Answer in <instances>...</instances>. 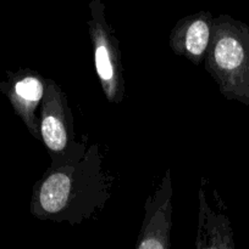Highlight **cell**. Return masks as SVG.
<instances>
[{
	"label": "cell",
	"mask_w": 249,
	"mask_h": 249,
	"mask_svg": "<svg viewBox=\"0 0 249 249\" xmlns=\"http://www.w3.org/2000/svg\"><path fill=\"white\" fill-rule=\"evenodd\" d=\"M173 228V184L167 168L144 202V216L133 249H171Z\"/></svg>",
	"instance_id": "cell-5"
},
{
	"label": "cell",
	"mask_w": 249,
	"mask_h": 249,
	"mask_svg": "<svg viewBox=\"0 0 249 249\" xmlns=\"http://www.w3.org/2000/svg\"><path fill=\"white\" fill-rule=\"evenodd\" d=\"M88 33L92 43L93 63L103 95L110 104H121L126 97V80L120 40L107 22L106 6L102 0L88 4Z\"/></svg>",
	"instance_id": "cell-4"
},
{
	"label": "cell",
	"mask_w": 249,
	"mask_h": 249,
	"mask_svg": "<svg viewBox=\"0 0 249 249\" xmlns=\"http://www.w3.org/2000/svg\"><path fill=\"white\" fill-rule=\"evenodd\" d=\"M46 79L32 68H20L7 71L6 79L0 82V92L37 141H41L39 109L46 90Z\"/></svg>",
	"instance_id": "cell-6"
},
{
	"label": "cell",
	"mask_w": 249,
	"mask_h": 249,
	"mask_svg": "<svg viewBox=\"0 0 249 249\" xmlns=\"http://www.w3.org/2000/svg\"><path fill=\"white\" fill-rule=\"evenodd\" d=\"M99 143H90L80 160L50 167L34 182L29 213L42 221L81 225L106 207L115 186Z\"/></svg>",
	"instance_id": "cell-1"
},
{
	"label": "cell",
	"mask_w": 249,
	"mask_h": 249,
	"mask_svg": "<svg viewBox=\"0 0 249 249\" xmlns=\"http://www.w3.org/2000/svg\"><path fill=\"white\" fill-rule=\"evenodd\" d=\"M207 179H200L198 189V219L194 249H236L234 232L228 215L221 204L208 198ZM215 201L217 191L214 190Z\"/></svg>",
	"instance_id": "cell-8"
},
{
	"label": "cell",
	"mask_w": 249,
	"mask_h": 249,
	"mask_svg": "<svg viewBox=\"0 0 249 249\" xmlns=\"http://www.w3.org/2000/svg\"><path fill=\"white\" fill-rule=\"evenodd\" d=\"M214 19L208 10H200L178 19L168 36V45L173 53L193 65L202 66L211 43Z\"/></svg>",
	"instance_id": "cell-7"
},
{
	"label": "cell",
	"mask_w": 249,
	"mask_h": 249,
	"mask_svg": "<svg viewBox=\"0 0 249 249\" xmlns=\"http://www.w3.org/2000/svg\"><path fill=\"white\" fill-rule=\"evenodd\" d=\"M39 133L53 167L80 160L89 147L87 139L78 140L67 95L50 78L39 109Z\"/></svg>",
	"instance_id": "cell-3"
},
{
	"label": "cell",
	"mask_w": 249,
	"mask_h": 249,
	"mask_svg": "<svg viewBox=\"0 0 249 249\" xmlns=\"http://www.w3.org/2000/svg\"><path fill=\"white\" fill-rule=\"evenodd\" d=\"M203 67L222 96L249 106V26L226 14L214 19Z\"/></svg>",
	"instance_id": "cell-2"
}]
</instances>
